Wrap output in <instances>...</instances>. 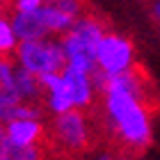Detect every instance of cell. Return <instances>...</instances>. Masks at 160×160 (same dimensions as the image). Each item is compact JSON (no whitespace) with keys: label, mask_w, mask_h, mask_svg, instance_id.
<instances>
[{"label":"cell","mask_w":160,"mask_h":160,"mask_svg":"<svg viewBox=\"0 0 160 160\" xmlns=\"http://www.w3.org/2000/svg\"><path fill=\"white\" fill-rule=\"evenodd\" d=\"M108 128L130 149H144L153 140L151 112L144 101V80L137 71L108 78L103 89Z\"/></svg>","instance_id":"cell-1"},{"label":"cell","mask_w":160,"mask_h":160,"mask_svg":"<svg viewBox=\"0 0 160 160\" xmlns=\"http://www.w3.org/2000/svg\"><path fill=\"white\" fill-rule=\"evenodd\" d=\"M105 34L108 32H105L103 21L92 16V14H82L76 21V25L60 39L64 57H67V67H76L80 71L92 73L96 69L98 46Z\"/></svg>","instance_id":"cell-2"},{"label":"cell","mask_w":160,"mask_h":160,"mask_svg":"<svg viewBox=\"0 0 160 160\" xmlns=\"http://www.w3.org/2000/svg\"><path fill=\"white\" fill-rule=\"evenodd\" d=\"M16 67L30 71L32 76H46V73H62L67 69V57L62 50L60 39H41V41H25L16 50Z\"/></svg>","instance_id":"cell-3"},{"label":"cell","mask_w":160,"mask_h":160,"mask_svg":"<svg viewBox=\"0 0 160 160\" xmlns=\"http://www.w3.org/2000/svg\"><path fill=\"white\" fill-rule=\"evenodd\" d=\"M96 67L103 71L108 78L135 71V46L128 37L119 32H108L98 46Z\"/></svg>","instance_id":"cell-4"},{"label":"cell","mask_w":160,"mask_h":160,"mask_svg":"<svg viewBox=\"0 0 160 160\" xmlns=\"http://www.w3.org/2000/svg\"><path fill=\"white\" fill-rule=\"evenodd\" d=\"M53 133L57 142L71 151H80L89 142V121L82 110H71L53 119Z\"/></svg>","instance_id":"cell-5"},{"label":"cell","mask_w":160,"mask_h":160,"mask_svg":"<svg viewBox=\"0 0 160 160\" xmlns=\"http://www.w3.org/2000/svg\"><path fill=\"white\" fill-rule=\"evenodd\" d=\"M12 25L16 30L21 43L50 39V28H48V18H46L43 7L37 12H14L12 14Z\"/></svg>","instance_id":"cell-6"},{"label":"cell","mask_w":160,"mask_h":160,"mask_svg":"<svg viewBox=\"0 0 160 160\" xmlns=\"http://www.w3.org/2000/svg\"><path fill=\"white\" fill-rule=\"evenodd\" d=\"M41 82V89H43V101H46V108L55 117L60 114H67L73 108V101H71V94H69V87L64 82L62 73H46L39 78Z\"/></svg>","instance_id":"cell-7"},{"label":"cell","mask_w":160,"mask_h":160,"mask_svg":"<svg viewBox=\"0 0 160 160\" xmlns=\"http://www.w3.org/2000/svg\"><path fill=\"white\" fill-rule=\"evenodd\" d=\"M62 78L69 87V94H71V101H73L76 110H85V108H89L94 103V98H96V85L92 80V73L80 71L76 67H67L62 71Z\"/></svg>","instance_id":"cell-8"},{"label":"cell","mask_w":160,"mask_h":160,"mask_svg":"<svg viewBox=\"0 0 160 160\" xmlns=\"http://www.w3.org/2000/svg\"><path fill=\"white\" fill-rule=\"evenodd\" d=\"M14 71H16V64H12L9 60L0 62V123L2 126H7L12 121L14 108L23 103L18 96V89H16Z\"/></svg>","instance_id":"cell-9"},{"label":"cell","mask_w":160,"mask_h":160,"mask_svg":"<svg viewBox=\"0 0 160 160\" xmlns=\"http://www.w3.org/2000/svg\"><path fill=\"white\" fill-rule=\"evenodd\" d=\"M7 130V142L14 147H37V142L43 135V123L34 121V119H21V121H12L5 126Z\"/></svg>","instance_id":"cell-10"},{"label":"cell","mask_w":160,"mask_h":160,"mask_svg":"<svg viewBox=\"0 0 160 160\" xmlns=\"http://www.w3.org/2000/svg\"><path fill=\"white\" fill-rule=\"evenodd\" d=\"M14 78H16V89H18V96L23 103H37L39 98H43V89H41V82L37 76H32L30 71L16 67Z\"/></svg>","instance_id":"cell-11"},{"label":"cell","mask_w":160,"mask_h":160,"mask_svg":"<svg viewBox=\"0 0 160 160\" xmlns=\"http://www.w3.org/2000/svg\"><path fill=\"white\" fill-rule=\"evenodd\" d=\"M18 46H21V39L12 25V18L0 16V57L5 60L7 55H16Z\"/></svg>","instance_id":"cell-12"},{"label":"cell","mask_w":160,"mask_h":160,"mask_svg":"<svg viewBox=\"0 0 160 160\" xmlns=\"http://www.w3.org/2000/svg\"><path fill=\"white\" fill-rule=\"evenodd\" d=\"M2 160H41V151L39 147H14V144H7L5 158Z\"/></svg>","instance_id":"cell-13"},{"label":"cell","mask_w":160,"mask_h":160,"mask_svg":"<svg viewBox=\"0 0 160 160\" xmlns=\"http://www.w3.org/2000/svg\"><path fill=\"white\" fill-rule=\"evenodd\" d=\"M41 108L39 103H21L14 108L12 112V121H21V119H34V121H41ZM9 121V123H12Z\"/></svg>","instance_id":"cell-14"},{"label":"cell","mask_w":160,"mask_h":160,"mask_svg":"<svg viewBox=\"0 0 160 160\" xmlns=\"http://www.w3.org/2000/svg\"><path fill=\"white\" fill-rule=\"evenodd\" d=\"M41 7H43L41 0H16L14 2V12H37Z\"/></svg>","instance_id":"cell-15"},{"label":"cell","mask_w":160,"mask_h":160,"mask_svg":"<svg viewBox=\"0 0 160 160\" xmlns=\"http://www.w3.org/2000/svg\"><path fill=\"white\" fill-rule=\"evenodd\" d=\"M7 144H9V142H7V130H5V126H2V123H0V160L5 158Z\"/></svg>","instance_id":"cell-16"},{"label":"cell","mask_w":160,"mask_h":160,"mask_svg":"<svg viewBox=\"0 0 160 160\" xmlns=\"http://www.w3.org/2000/svg\"><path fill=\"white\" fill-rule=\"evenodd\" d=\"M151 16H153V21L160 25V0H156V2L151 5Z\"/></svg>","instance_id":"cell-17"},{"label":"cell","mask_w":160,"mask_h":160,"mask_svg":"<svg viewBox=\"0 0 160 160\" xmlns=\"http://www.w3.org/2000/svg\"><path fill=\"white\" fill-rule=\"evenodd\" d=\"M96 160H128V158H123V156L119 158V156H110V153H103V156H98Z\"/></svg>","instance_id":"cell-18"},{"label":"cell","mask_w":160,"mask_h":160,"mask_svg":"<svg viewBox=\"0 0 160 160\" xmlns=\"http://www.w3.org/2000/svg\"><path fill=\"white\" fill-rule=\"evenodd\" d=\"M0 62H2V57H0Z\"/></svg>","instance_id":"cell-19"},{"label":"cell","mask_w":160,"mask_h":160,"mask_svg":"<svg viewBox=\"0 0 160 160\" xmlns=\"http://www.w3.org/2000/svg\"><path fill=\"white\" fill-rule=\"evenodd\" d=\"M0 16H2V14H0Z\"/></svg>","instance_id":"cell-20"}]
</instances>
